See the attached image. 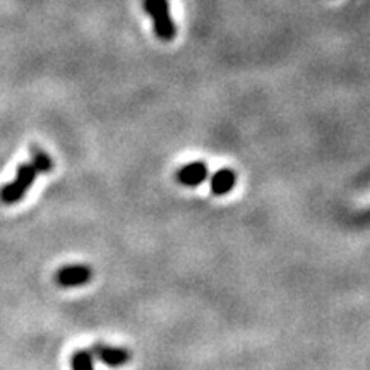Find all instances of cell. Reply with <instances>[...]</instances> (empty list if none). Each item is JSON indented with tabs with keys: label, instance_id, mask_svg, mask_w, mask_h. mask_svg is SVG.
I'll use <instances>...</instances> for the list:
<instances>
[{
	"label": "cell",
	"instance_id": "cell-7",
	"mask_svg": "<svg viewBox=\"0 0 370 370\" xmlns=\"http://www.w3.org/2000/svg\"><path fill=\"white\" fill-rule=\"evenodd\" d=\"M31 159H33V165H34V169L38 170V173H48V171H52L53 169V161H52V158L48 157V154L45 153V151L41 150V147H37V146H33L31 147Z\"/></svg>",
	"mask_w": 370,
	"mask_h": 370
},
{
	"label": "cell",
	"instance_id": "cell-1",
	"mask_svg": "<svg viewBox=\"0 0 370 370\" xmlns=\"http://www.w3.org/2000/svg\"><path fill=\"white\" fill-rule=\"evenodd\" d=\"M37 175L38 170L34 169L33 163H21L18 166V173H15L14 180L0 189V202L6 206H11L21 201L28 194L34 180H37Z\"/></svg>",
	"mask_w": 370,
	"mask_h": 370
},
{
	"label": "cell",
	"instance_id": "cell-3",
	"mask_svg": "<svg viewBox=\"0 0 370 370\" xmlns=\"http://www.w3.org/2000/svg\"><path fill=\"white\" fill-rule=\"evenodd\" d=\"M93 278V270L86 264H72L64 266L57 271L55 282L62 288H74L88 285Z\"/></svg>",
	"mask_w": 370,
	"mask_h": 370
},
{
	"label": "cell",
	"instance_id": "cell-5",
	"mask_svg": "<svg viewBox=\"0 0 370 370\" xmlns=\"http://www.w3.org/2000/svg\"><path fill=\"white\" fill-rule=\"evenodd\" d=\"M175 177H177V180L180 182L182 185L197 187L201 185L202 182H206V178L209 177V170L204 161H192L182 166V169L175 173Z\"/></svg>",
	"mask_w": 370,
	"mask_h": 370
},
{
	"label": "cell",
	"instance_id": "cell-8",
	"mask_svg": "<svg viewBox=\"0 0 370 370\" xmlns=\"http://www.w3.org/2000/svg\"><path fill=\"white\" fill-rule=\"evenodd\" d=\"M71 367L74 370H91L95 367V355L89 350H79L71 358Z\"/></svg>",
	"mask_w": 370,
	"mask_h": 370
},
{
	"label": "cell",
	"instance_id": "cell-6",
	"mask_svg": "<svg viewBox=\"0 0 370 370\" xmlns=\"http://www.w3.org/2000/svg\"><path fill=\"white\" fill-rule=\"evenodd\" d=\"M237 185V173L230 169H221L211 177L209 187L214 196H227L230 190Z\"/></svg>",
	"mask_w": 370,
	"mask_h": 370
},
{
	"label": "cell",
	"instance_id": "cell-2",
	"mask_svg": "<svg viewBox=\"0 0 370 370\" xmlns=\"http://www.w3.org/2000/svg\"><path fill=\"white\" fill-rule=\"evenodd\" d=\"M144 11L153 19L154 34L161 41H171L177 37V28L170 15L169 0H144Z\"/></svg>",
	"mask_w": 370,
	"mask_h": 370
},
{
	"label": "cell",
	"instance_id": "cell-4",
	"mask_svg": "<svg viewBox=\"0 0 370 370\" xmlns=\"http://www.w3.org/2000/svg\"><path fill=\"white\" fill-rule=\"evenodd\" d=\"M93 355L98 358L100 362H103L105 365H110V367H120V365H126L127 362H131V352L126 348H115V346L103 345V343H96L93 346Z\"/></svg>",
	"mask_w": 370,
	"mask_h": 370
}]
</instances>
